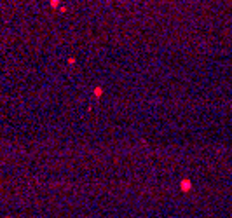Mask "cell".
Listing matches in <instances>:
<instances>
[{"label": "cell", "instance_id": "1", "mask_svg": "<svg viewBox=\"0 0 232 218\" xmlns=\"http://www.w3.org/2000/svg\"><path fill=\"white\" fill-rule=\"evenodd\" d=\"M58 2H59V0H51V5H52V7H56V5H58Z\"/></svg>", "mask_w": 232, "mask_h": 218}]
</instances>
